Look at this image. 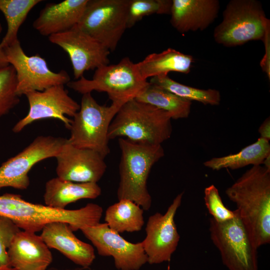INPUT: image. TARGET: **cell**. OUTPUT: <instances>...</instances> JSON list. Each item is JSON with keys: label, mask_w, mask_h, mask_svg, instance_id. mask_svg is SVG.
Segmentation results:
<instances>
[{"label": "cell", "mask_w": 270, "mask_h": 270, "mask_svg": "<svg viewBox=\"0 0 270 270\" xmlns=\"http://www.w3.org/2000/svg\"><path fill=\"white\" fill-rule=\"evenodd\" d=\"M252 242L270 243V170L252 166L226 190Z\"/></svg>", "instance_id": "cell-1"}, {"label": "cell", "mask_w": 270, "mask_h": 270, "mask_svg": "<svg viewBox=\"0 0 270 270\" xmlns=\"http://www.w3.org/2000/svg\"><path fill=\"white\" fill-rule=\"evenodd\" d=\"M118 144L121 157L118 198L130 200L148 210L152 204L148 178L153 166L164 156V150L162 144L139 143L124 138H118Z\"/></svg>", "instance_id": "cell-2"}, {"label": "cell", "mask_w": 270, "mask_h": 270, "mask_svg": "<svg viewBox=\"0 0 270 270\" xmlns=\"http://www.w3.org/2000/svg\"><path fill=\"white\" fill-rule=\"evenodd\" d=\"M172 120L168 112L134 98L120 108L110 126L108 138L162 144L172 135Z\"/></svg>", "instance_id": "cell-3"}, {"label": "cell", "mask_w": 270, "mask_h": 270, "mask_svg": "<svg viewBox=\"0 0 270 270\" xmlns=\"http://www.w3.org/2000/svg\"><path fill=\"white\" fill-rule=\"evenodd\" d=\"M148 84L142 77L136 63L125 57L116 64L98 68L91 80L82 76L66 85L82 94L93 91L104 92L112 102L124 104L136 98Z\"/></svg>", "instance_id": "cell-4"}, {"label": "cell", "mask_w": 270, "mask_h": 270, "mask_svg": "<svg viewBox=\"0 0 270 270\" xmlns=\"http://www.w3.org/2000/svg\"><path fill=\"white\" fill-rule=\"evenodd\" d=\"M124 104H98L91 93L82 94L80 108L72 120L70 136L72 146L98 152L105 158L110 152L108 132L116 114Z\"/></svg>", "instance_id": "cell-5"}, {"label": "cell", "mask_w": 270, "mask_h": 270, "mask_svg": "<svg viewBox=\"0 0 270 270\" xmlns=\"http://www.w3.org/2000/svg\"><path fill=\"white\" fill-rule=\"evenodd\" d=\"M222 15V22L214 30V38L216 42L224 46H241L251 40H264L269 32L270 20L258 0H230Z\"/></svg>", "instance_id": "cell-6"}, {"label": "cell", "mask_w": 270, "mask_h": 270, "mask_svg": "<svg viewBox=\"0 0 270 270\" xmlns=\"http://www.w3.org/2000/svg\"><path fill=\"white\" fill-rule=\"evenodd\" d=\"M235 210V216L228 221L210 218L211 240L229 270H258V248Z\"/></svg>", "instance_id": "cell-7"}, {"label": "cell", "mask_w": 270, "mask_h": 270, "mask_svg": "<svg viewBox=\"0 0 270 270\" xmlns=\"http://www.w3.org/2000/svg\"><path fill=\"white\" fill-rule=\"evenodd\" d=\"M130 0H88L78 26L114 51L127 28Z\"/></svg>", "instance_id": "cell-8"}, {"label": "cell", "mask_w": 270, "mask_h": 270, "mask_svg": "<svg viewBox=\"0 0 270 270\" xmlns=\"http://www.w3.org/2000/svg\"><path fill=\"white\" fill-rule=\"evenodd\" d=\"M6 58L16 74V93L18 96L32 91H42L70 81L64 70H51L44 58L39 54L28 56L24 51L19 40L3 49Z\"/></svg>", "instance_id": "cell-9"}, {"label": "cell", "mask_w": 270, "mask_h": 270, "mask_svg": "<svg viewBox=\"0 0 270 270\" xmlns=\"http://www.w3.org/2000/svg\"><path fill=\"white\" fill-rule=\"evenodd\" d=\"M66 138L50 136H40L15 156L0 166V190L6 187L26 190L30 180L31 168L38 162L55 158Z\"/></svg>", "instance_id": "cell-10"}, {"label": "cell", "mask_w": 270, "mask_h": 270, "mask_svg": "<svg viewBox=\"0 0 270 270\" xmlns=\"http://www.w3.org/2000/svg\"><path fill=\"white\" fill-rule=\"evenodd\" d=\"M29 110L28 114L18 120L12 130L21 132L33 122L43 119L53 118L62 122L69 130L72 120L66 116L74 117L80 108V104L69 95L64 85H56L42 91H32L24 94Z\"/></svg>", "instance_id": "cell-11"}, {"label": "cell", "mask_w": 270, "mask_h": 270, "mask_svg": "<svg viewBox=\"0 0 270 270\" xmlns=\"http://www.w3.org/2000/svg\"><path fill=\"white\" fill-rule=\"evenodd\" d=\"M48 40L68 54L76 80L84 76L86 71L109 64L110 52L78 25L64 32L51 35Z\"/></svg>", "instance_id": "cell-12"}, {"label": "cell", "mask_w": 270, "mask_h": 270, "mask_svg": "<svg viewBox=\"0 0 270 270\" xmlns=\"http://www.w3.org/2000/svg\"><path fill=\"white\" fill-rule=\"evenodd\" d=\"M184 192L178 194L164 214L150 216L146 227V236L142 242L150 264L170 262L180 238L174 216L181 204Z\"/></svg>", "instance_id": "cell-13"}, {"label": "cell", "mask_w": 270, "mask_h": 270, "mask_svg": "<svg viewBox=\"0 0 270 270\" xmlns=\"http://www.w3.org/2000/svg\"><path fill=\"white\" fill-rule=\"evenodd\" d=\"M80 230L96 248L99 255L113 258L118 270H139L148 262L142 242L127 241L106 223L100 222Z\"/></svg>", "instance_id": "cell-14"}, {"label": "cell", "mask_w": 270, "mask_h": 270, "mask_svg": "<svg viewBox=\"0 0 270 270\" xmlns=\"http://www.w3.org/2000/svg\"><path fill=\"white\" fill-rule=\"evenodd\" d=\"M55 158L57 177L73 182L97 183L107 168L99 153L76 147L67 139Z\"/></svg>", "instance_id": "cell-15"}, {"label": "cell", "mask_w": 270, "mask_h": 270, "mask_svg": "<svg viewBox=\"0 0 270 270\" xmlns=\"http://www.w3.org/2000/svg\"><path fill=\"white\" fill-rule=\"evenodd\" d=\"M10 266L17 270H47L52 254L40 236L20 230L8 249Z\"/></svg>", "instance_id": "cell-16"}, {"label": "cell", "mask_w": 270, "mask_h": 270, "mask_svg": "<svg viewBox=\"0 0 270 270\" xmlns=\"http://www.w3.org/2000/svg\"><path fill=\"white\" fill-rule=\"evenodd\" d=\"M40 236L49 248L58 250L80 267L90 268L96 258L93 246L78 238L66 222L48 224Z\"/></svg>", "instance_id": "cell-17"}, {"label": "cell", "mask_w": 270, "mask_h": 270, "mask_svg": "<svg viewBox=\"0 0 270 270\" xmlns=\"http://www.w3.org/2000/svg\"><path fill=\"white\" fill-rule=\"evenodd\" d=\"M218 0H172L170 23L178 32L203 30L217 18Z\"/></svg>", "instance_id": "cell-18"}, {"label": "cell", "mask_w": 270, "mask_h": 270, "mask_svg": "<svg viewBox=\"0 0 270 270\" xmlns=\"http://www.w3.org/2000/svg\"><path fill=\"white\" fill-rule=\"evenodd\" d=\"M88 0H65L48 3L41 10L32 26L41 35L50 36L78 25Z\"/></svg>", "instance_id": "cell-19"}, {"label": "cell", "mask_w": 270, "mask_h": 270, "mask_svg": "<svg viewBox=\"0 0 270 270\" xmlns=\"http://www.w3.org/2000/svg\"><path fill=\"white\" fill-rule=\"evenodd\" d=\"M101 192V188L97 183L76 182L56 177L46 182L44 200L48 206L63 210L78 200L96 198Z\"/></svg>", "instance_id": "cell-20"}, {"label": "cell", "mask_w": 270, "mask_h": 270, "mask_svg": "<svg viewBox=\"0 0 270 270\" xmlns=\"http://www.w3.org/2000/svg\"><path fill=\"white\" fill-rule=\"evenodd\" d=\"M194 62L192 56L168 48L160 53H152L136 63L142 77L149 78L168 76L171 72L188 74Z\"/></svg>", "instance_id": "cell-21"}, {"label": "cell", "mask_w": 270, "mask_h": 270, "mask_svg": "<svg viewBox=\"0 0 270 270\" xmlns=\"http://www.w3.org/2000/svg\"><path fill=\"white\" fill-rule=\"evenodd\" d=\"M270 155L269 140L259 138L254 143L242 148L236 154L213 158L204 162V165L213 170L226 168L236 170L252 164L261 165Z\"/></svg>", "instance_id": "cell-22"}, {"label": "cell", "mask_w": 270, "mask_h": 270, "mask_svg": "<svg viewBox=\"0 0 270 270\" xmlns=\"http://www.w3.org/2000/svg\"><path fill=\"white\" fill-rule=\"evenodd\" d=\"M118 200L106 209V223L111 230L118 234L140 231L144 224V210L130 200Z\"/></svg>", "instance_id": "cell-23"}, {"label": "cell", "mask_w": 270, "mask_h": 270, "mask_svg": "<svg viewBox=\"0 0 270 270\" xmlns=\"http://www.w3.org/2000/svg\"><path fill=\"white\" fill-rule=\"evenodd\" d=\"M135 99L168 112L173 120L187 118L190 112L192 102L180 98L150 82Z\"/></svg>", "instance_id": "cell-24"}, {"label": "cell", "mask_w": 270, "mask_h": 270, "mask_svg": "<svg viewBox=\"0 0 270 270\" xmlns=\"http://www.w3.org/2000/svg\"><path fill=\"white\" fill-rule=\"evenodd\" d=\"M42 0H0V11L4 14L8 26L6 32L0 42L2 49L18 40L21 25L31 10Z\"/></svg>", "instance_id": "cell-25"}, {"label": "cell", "mask_w": 270, "mask_h": 270, "mask_svg": "<svg viewBox=\"0 0 270 270\" xmlns=\"http://www.w3.org/2000/svg\"><path fill=\"white\" fill-rule=\"evenodd\" d=\"M186 100L197 101L204 104L218 106L221 100L220 92L214 89H200L176 82L168 76L152 78L149 82Z\"/></svg>", "instance_id": "cell-26"}, {"label": "cell", "mask_w": 270, "mask_h": 270, "mask_svg": "<svg viewBox=\"0 0 270 270\" xmlns=\"http://www.w3.org/2000/svg\"><path fill=\"white\" fill-rule=\"evenodd\" d=\"M172 5V0H130L127 28L132 27L146 16L170 14Z\"/></svg>", "instance_id": "cell-27"}, {"label": "cell", "mask_w": 270, "mask_h": 270, "mask_svg": "<svg viewBox=\"0 0 270 270\" xmlns=\"http://www.w3.org/2000/svg\"><path fill=\"white\" fill-rule=\"evenodd\" d=\"M17 80L10 64L0 69V117L8 114L18 105L20 96L16 93Z\"/></svg>", "instance_id": "cell-28"}, {"label": "cell", "mask_w": 270, "mask_h": 270, "mask_svg": "<svg viewBox=\"0 0 270 270\" xmlns=\"http://www.w3.org/2000/svg\"><path fill=\"white\" fill-rule=\"evenodd\" d=\"M204 200L212 218L217 222L228 221L236 216V210H231L224 205L218 188L214 184L205 188Z\"/></svg>", "instance_id": "cell-29"}, {"label": "cell", "mask_w": 270, "mask_h": 270, "mask_svg": "<svg viewBox=\"0 0 270 270\" xmlns=\"http://www.w3.org/2000/svg\"><path fill=\"white\" fill-rule=\"evenodd\" d=\"M20 230L11 220L0 215V268L10 266L8 249L14 236Z\"/></svg>", "instance_id": "cell-30"}, {"label": "cell", "mask_w": 270, "mask_h": 270, "mask_svg": "<svg viewBox=\"0 0 270 270\" xmlns=\"http://www.w3.org/2000/svg\"><path fill=\"white\" fill-rule=\"evenodd\" d=\"M258 132L260 135V138L268 140H270V118H266L262 122L258 128Z\"/></svg>", "instance_id": "cell-31"}, {"label": "cell", "mask_w": 270, "mask_h": 270, "mask_svg": "<svg viewBox=\"0 0 270 270\" xmlns=\"http://www.w3.org/2000/svg\"><path fill=\"white\" fill-rule=\"evenodd\" d=\"M2 28L0 22V34L2 31ZM9 65L6 58L4 50L0 46V69Z\"/></svg>", "instance_id": "cell-32"}, {"label": "cell", "mask_w": 270, "mask_h": 270, "mask_svg": "<svg viewBox=\"0 0 270 270\" xmlns=\"http://www.w3.org/2000/svg\"><path fill=\"white\" fill-rule=\"evenodd\" d=\"M0 270H17L16 268L8 266V267H6L4 268H0ZM47 270H90V268H84V267H80V268H67V269H64V270H60L58 268H50Z\"/></svg>", "instance_id": "cell-33"}, {"label": "cell", "mask_w": 270, "mask_h": 270, "mask_svg": "<svg viewBox=\"0 0 270 270\" xmlns=\"http://www.w3.org/2000/svg\"><path fill=\"white\" fill-rule=\"evenodd\" d=\"M262 164H264V166L268 169L270 170V155L265 158Z\"/></svg>", "instance_id": "cell-34"}, {"label": "cell", "mask_w": 270, "mask_h": 270, "mask_svg": "<svg viewBox=\"0 0 270 270\" xmlns=\"http://www.w3.org/2000/svg\"><path fill=\"white\" fill-rule=\"evenodd\" d=\"M166 270H170V266L168 265V268Z\"/></svg>", "instance_id": "cell-35"}]
</instances>
